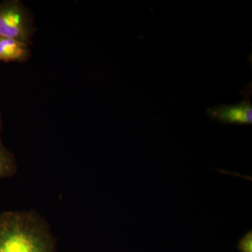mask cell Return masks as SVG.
<instances>
[{
    "mask_svg": "<svg viewBox=\"0 0 252 252\" xmlns=\"http://www.w3.org/2000/svg\"><path fill=\"white\" fill-rule=\"evenodd\" d=\"M0 252H56V240L36 212H4L0 215Z\"/></svg>",
    "mask_w": 252,
    "mask_h": 252,
    "instance_id": "obj_1",
    "label": "cell"
},
{
    "mask_svg": "<svg viewBox=\"0 0 252 252\" xmlns=\"http://www.w3.org/2000/svg\"><path fill=\"white\" fill-rule=\"evenodd\" d=\"M238 250L240 252H252V233L248 232L238 244Z\"/></svg>",
    "mask_w": 252,
    "mask_h": 252,
    "instance_id": "obj_6",
    "label": "cell"
},
{
    "mask_svg": "<svg viewBox=\"0 0 252 252\" xmlns=\"http://www.w3.org/2000/svg\"><path fill=\"white\" fill-rule=\"evenodd\" d=\"M1 130H2V120H1V114H0V138H1Z\"/></svg>",
    "mask_w": 252,
    "mask_h": 252,
    "instance_id": "obj_7",
    "label": "cell"
},
{
    "mask_svg": "<svg viewBox=\"0 0 252 252\" xmlns=\"http://www.w3.org/2000/svg\"><path fill=\"white\" fill-rule=\"evenodd\" d=\"M31 56L28 44L0 36V63H24Z\"/></svg>",
    "mask_w": 252,
    "mask_h": 252,
    "instance_id": "obj_4",
    "label": "cell"
},
{
    "mask_svg": "<svg viewBox=\"0 0 252 252\" xmlns=\"http://www.w3.org/2000/svg\"><path fill=\"white\" fill-rule=\"evenodd\" d=\"M34 16L19 0L0 3V36L31 45L36 32Z\"/></svg>",
    "mask_w": 252,
    "mask_h": 252,
    "instance_id": "obj_2",
    "label": "cell"
},
{
    "mask_svg": "<svg viewBox=\"0 0 252 252\" xmlns=\"http://www.w3.org/2000/svg\"><path fill=\"white\" fill-rule=\"evenodd\" d=\"M17 171L14 154L6 148L0 138V180L12 177Z\"/></svg>",
    "mask_w": 252,
    "mask_h": 252,
    "instance_id": "obj_5",
    "label": "cell"
},
{
    "mask_svg": "<svg viewBox=\"0 0 252 252\" xmlns=\"http://www.w3.org/2000/svg\"><path fill=\"white\" fill-rule=\"evenodd\" d=\"M243 99L236 104H221L207 109L208 117L212 120L223 124L252 125V104L251 102L252 82L240 91Z\"/></svg>",
    "mask_w": 252,
    "mask_h": 252,
    "instance_id": "obj_3",
    "label": "cell"
}]
</instances>
